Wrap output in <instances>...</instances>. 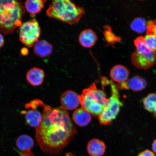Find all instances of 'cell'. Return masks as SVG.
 Returning a JSON list of instances; mask_svg holds the SVG:
<instances>
[{
  "label": "cell",
  "mask_w": 156,
  "mask_h": 156,
  "mask_svg": "<svg viewBox=\"0 0 156 156\" xmlns=\"http://www.w3.org/2000/svg\"><path fill=\"white\" fill-rule=\"evenodd\" d=\"M76 133L67 110L45 106L42 122L36 129V141L43 151L50 155L59 153Z\"/></svg>",
  "instance_id": "6da1fadb"
},
{
  "label": "cell",
  "mask_w": 156,
  "mask_h": 156,
  "mask_svg": "<svg viewBox=\"0 0 156 156\" xmlns=\"http://www.w3.org/2000/svg\"><path fill=\"white\" fill-rule=\"evenodd\" d=\"M25 7L20 1L0 0V31L11 34L22 25Z\"/></svg>",
  "instance_id": "7a4b0ae2"
},
{
  "label": "cell",
  "mask_w": 156,
  "mask_h": 156,
  "mask_svg": "<svg viewBox=\"0 0 156 156\" xmlns=\"http://www.w3.org/2000/svg\"><path fill=\"white\" fill-rule=\"evenodd\" d=\"M46 13L50 18L73 25L79 22L85 11L83 8L68 0H55L49 6Z\"/></svg>",
  "instance_id": "3957f363"
},
{
  "label": "cell",
  "mask_w": 156,
  "mask_h": 156,
  "mask_svg": "<svg viewBox=\"0 0 156 156\" xmlns=\"http://www.w3.org/2000/svg\"><path fill=\"white\" fill-rule=\"evenodd\" d=\"M79 99L82 108L94 116H99L108 99L104 89H98L94 83L83 90Z\"/></svg>",
  "instance_id": "277c9868"
},
{
  "label": "cell",
  "mask_w": 156,
  "mask_h": 156,
  "mask_svg": "<svg viewBox=\"0 0 156 156\" xmlns=\"http://www.w3.org/2000/svg\"><path fill=\"white\" fill-rule=\"evenodd\" d=\"M111 95L105 105L99 116V121L102 125L110 124L115 119L120 112L123 103L120 100L119 88L112 80H110Z\"/></svg>",
  "instance_id": "5b68a950"
},
{
  "label": "cell",
  "mask_w": 156,
  "mask_h": 156,
  "mask_svg": "<svg viewBox=\"0 0 156 156\" xmlns=\"http://www.w3.org/2000/svg\"><path fill=\"white\" fill-rule=\"evenodd\" d=\"M41 28L38 21L35 19L22 24L20 28L19 39L25 46L31 48L38 41Z\"/></svg>",
  "instance_id": "8992f818"
},
{
  "label": "cell",
  "mask_w": 156,
  "mask_h": 156,
  "mask_svg": "<svg viewBox=\"0 0 156 156\" xmlns=\"http://www.w3.org/2000/svg\"><path fill=\"white\" fill-rule=\"evenodd\" d=\"M131 61L136 67L140 69L151 68L156 62V51L147 47L136 49L131 55Z\"/></svg>",
  "instance_id": "52a82bcc"
},
{
  "label": "cell",
  "mask_w": 156,
  "mask_h": 156,
  "mask_svg": "<svg viewBox=\"0 0 156 156\" xmlns=\"http://www.w3.org/2000/svg\"><path fill=\"white\" fill-rule=\"evenodd\" d=\"M46 105L42 101L38 99H34L25 105L28 111H23L21 114L25 115V119L27 123L33 127L36 128L41 122L43 112H41L39 109Z\"/></svg>",
  "instance_id": "ba28073f"
},
{
  "label": "cell",
  "mask_w": 156,
  "mask_h": 156,
  "mask_svg": "<svg viewBox=\"0 0 156 156\" xmlns=\"http://www.w3.org/2000/svg\"><path fill=\"white\" fill-rule=\"evenodd\" d=\"M16 145L20 151L19 156H35L32 152L34 141L30 136L23 134L19 136Z\"/></svg>",
  "instance_id": "9c48e42d"
},
{
  "label": "cell",
  "mask_w": 156,
  "mask_h": 156,
  "mask_svg": "<svg viewBox=\"0 0 156 156\" xmlns=\"http://www.w3.org/2000/svg\"><path fill=\"white\" fill-rule=\"evenodd\" d=\"M60 102L62 107L65 110H73L80 104L79 95L73 91H66L62 95Z\"/></svg>",
  "instance_id": "30bf717a"
},
{
  "label": "cell",
  "mask_w": 156,
  "mask_h": 156,
  "mask_svg": "<svg viewBox=\"0 0 156 156\" xmlns=\"http://www.w3.org/2000/svg\"><path fill=\"white\" fill-rule=\"evenodd\" d=\"M129 72L128 68L122 65H116L111 70L110 76L114 82L121 84L127 81Z\"/></svg>",
  "instance_id": "8fae6325"
},
{
  "label": "cell",
  "mask_w": 156,
  "mask_h": 156,
  "mask_svg": "<svg viewBox=\"0 0 156 156\" xmlns=\"http://www.w3.org/2000/svg\"><path fill=\"white\" fill-rule=\"evenodd\" d=\"M147 83L143 77L139 75L134 76L127 81L122 84V89H130L134 92H138L143 90L147 87Z\"/></svg>",
  "instance_id": "7c38bea8"
},
{
  "label": "cell",
  "mask_w": 156,
  "mask_h": 156,
  "mask_svg": "<svg viewBox=\"0 0 156 156\" xmlns=\"http://www.w3.org/2000/svg\"><path fill=\"white\" fill-rule=\"evenodd\" d=\"M98 37L95 32L91 29H85L81 33L79 37V42L84 48L92 47L97 42Z\"/></svg>",
  "instance_id": "4fadbf2b"
},
{
  "label": "cell",
  "mask_w": 156,
  "mask_h": 156,
  "mask_svg": "<svg viewBox=\"0 0 156 156\" xmlns=\"http://www.w3.org/2000/svg\"><path fill=\"white\" fill-rule=\"evenodd\" d=\"M45 74L43 70L41 68L34 67L27 72V80L33 86L41 85L44 81Z\"/></svg>",
  "instance_id": "5bb4252c"
},
{
  "label": "cell",
  "mask_w": 156,
  "mask_h": 156,
  "mask_svg": "<svg viewBox=\"0 0 156 156\" xmlns=\"http://www.w3.org/2000/svg\"><path fill=\"white\" fill-rule=\"evenodd\" d=\"M87 151L91 156H102L106 150V145L104 142L97 139L90 140L87 146Z\"/></svg>",
  "instance_id": "9a60e30c"
},
{
  "label": "cell",
  "mask_w": 156,
  "mask_h": 156,
  "mask_svg": "<svg viewBox=\"0 0 156 156\" xmlns=\"http://www.w3.org/2000/svg\"><path fill=\"white\" fill-rule=\"evenodd\" d=\"M53 47L51 44L44 40H38L34 45V53L41 58H45L52 53Z\"/></svg>",
  "instance_id": "2e32d148"
},
{
  "label": "cell",
  "mask_w": 156,
  "mask_h": 156,
  "mask_svg": "<svg viewBox=\"0 0 156 156\" xmlns=\"http://www.w3.org/2000/svg\"><path fill=\"white\" fill-rule=\"evenodd\" d=\"M73 119L77 125L82 127L87 126L91 120L90 113L83 108L77 109L74 112Z\"/></svg>",
  "instance_id": "e0dca14e"
},
{
  "label": "cell",
  "mask_w": 156,
  "mask_h": 156,
  "mask_svg": "<svg viewBox=\"0 0 156 156\" xmlns=\"http://www.w3.org/2000/svg\"><path fill=\"white\" fill-rule=\"evenodd\" d=\"M45 2L42 0H28L24 3L25 8L31 15H36L43 8Z\"/></svg>",
  "instance_id": "ac0fdd59"
},
{
  "label": "cell",
  "mask_w": 156,
  "mask_h": 156,
  "mask_svg": "<svg viewBox=\"0 0 156 156\" xmlns=\"http://www.w3.org/2000/svg\"><path fill=\"white\" fill-rule=\"evenodd\" d=\"M144 108L156 117V94L150 93L143 99Z\"/></svg>",
  "instance_id": "d6986e66"
},
{
  "label": "cell",
  "mask_w": 156,
  "mask_h": 156,
  "mask_svg": "<svg viewBox=\"0 0 156 156\" xmlns=\"http://www.w3.org/2000/svg\"><path fill=\"white\" fill-rule=\"evenodd\" d=\"M130 26L133 30L140 34L147 30V23L143 17H138L134 19Z\"/></svg>",
  "instance_id": "ffe728a7"
},
{
  "label": "cell",
  "mask_w": 156,
  "mask_h": 156,
  "mask_svg": "<svg viewBox=\"0 0 156 156\" xmlns=\"http://www.w3.org/2000/svg\"><path fill=\"white\" fill-rule=\"evenodd\" d=\"M144 40L147 48L150 50L156 51V35L147 30Z\"/></svg>",
  "instance_id": "44dd1931"
},
{
  "label": "cell",
  "mask_w": 156,
  "mask_h": 156,
  "mask_svg": "<svg viewBox=\"0 0 156 156\" xmlns=\"http://www.w3.org/2000/svg\"><path fill=\"white\" fill-rule=\"evenodd\" d=\"M104 36L106 41L110 44H114L115 42L120 40L119 38L113 34L110 27L108 26L105 27Z\"/></svg>",
  "instance_id": "7402d4cb"
},
{
  "label": "cell",
  "mask_w": 156,
  "mask_h": 156,
  "mask_svg": "<svg viewBox=\"0 0 156 156\" xmlns=\"http://www.w3.org/2000/svg\"><path fill=\"white\" fill-rule=\"evenodd\" d=\"M148 30L151 31L156 35V19L150 20L147 23Z\"/></svg>",
  "instance_id": "603a6c76"
},
{
  "label": "cell",
  "mask_w": 156,
  "mask_h": 156,
  "mask_svg": "<svg viewBox=\"0 0 156 156\" xmlns=\"http://www.w3.org/2000/svg\"><path fill=\"white\" fill-rule=\"evenodd\" d=\"M137 156H155V155L153 152L149 150H146L141 152L138 154Z\"/></svg>",
  "instance_id": "cb8c5ba5"
},
{
  "label": "cell",
  "mask_w": 156,
  "mask_h": 156,
  "mask_svg": "<svg viewBox=\"0 0 156 156\" xmlns=\"http://www.w3.org/2000/svg\"><path fill=\"white\" fill-rule=\"evenodd\" d=\"M21 54L23 56H26L28 54V50L26 48H23L21 49Z\"/></svg>",
  "instance_id": "d4e9b609"
},
{
  "label": "cell",
  "mask_w": 156,
  "mask_h": 156,
  "mask_svg": "<svg viewBox=\"0 0 156 156\" xmlns=\"http://www.w3.org/2000/svg\"><path fill=\"white\" fill-rule=\"evenodd\" d=\"M4 43V38L3 35L0 34V48L3 46Z\"/></svg>",
  "instance_id": "484cf974"
},
{
  "label": "cell",
  "mask_w": 156,
  "mask_h": 156,
  "mask_svg": "<svg viewBox=\"0 0 156 156\" xmlns=\"http://www.w3.org/2000/svg\"><path fill=\"white\" fill-rule=\"evenodd\" d=\"M152 147L153 151L156 154V139L154 140L153 144H152Z\"/></svg>",
  "instance_id": "4316f807"
},
{
  "label": "cell",
  "mask_w": 156,
  "mask_h": 156,
  "mask_svg": "<svg viewBox=\"0 0 156 156\" xmlns=\"http://www.w3.org/2000/svg\"><path fill=\"white\" fill-rule=\"evenodd\" d=\"M65 156H76L74 155L73 154L71 153H68L66 154Z\"/></svg>",
  "instance_id": "83f0119b"
}]
</instances>
